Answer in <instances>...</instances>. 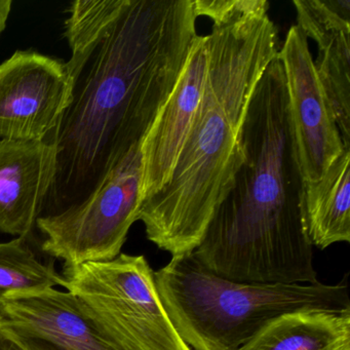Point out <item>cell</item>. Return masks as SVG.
<instances>
[{"mask_svg": "<svg viewBox=\"0 0 350 350\" xmlns=\"http://www.w3.org/2000/svg\"><path fill=\"white\" fill-rule=\"evenodd\" d=\"M12 5H13L12 0H0V36L7 26L12 11Z\"/></svg>", "mask_w": 350, "mask_h": 350, "instance_id": "cell-17", "label": "cell"}, {"mask_svg": "<svg viewBox=\"0 0 350 350\" xmlns=\"http://www.w3.org/2000/svg\"><path fill=\"white\" fill-rule=\"evenodd\" d=\"M56 170L54 143L0 140V232L23 239L31 232Z\"/></svg>", "mask_w": 350, "mask_h": 350, "instance_id": "cell-12", "label": "cell"}, {"mask_svg": "<svg viewBox=\"0 0 350 350\" xmlns=\"http://www.w3.org/2000/svg\"><path fill=\"white\" fill-rule=\"evenodd\" d=\"M284 68L288 118L303 183L319 181L344 146L317 77L308 38L292 26L278 52Z\"/></svg>", "mask_w": 350, "mask_h": 350, "instance_id": "cell-8", "label": "cell"}, {"mask_svg": "<svg viewBox=\"0 0 350 350\" xmlns=\"http://www.w3.org/2000/svg\"><path fill=\"white\" fill-rule=\"evenodd\" d=\"M348 349L350 310H312L274 319L239 350Z\"/></svg>", "mask_w": 350, "mask_h": 350, "instance_id": "cell-14", "label": "cell"}, {"mask_svg": "<svg viewBox=\"0 0 350 350\" xmlns=\"http://www.w3.org/2000/svg\"><path fill=\"white\" fill-rule=\"evenodd\" d=\"M297 22L317 42V77L341 135L350 149V1L294 0Z\"/></svg>", "mask_w": 350, "mask_h": 350, "instance_id": "cell-11", "label": "cell"}, {"mask_svg": "<svg viewBox=\"0 0 350 350\" xmlns=\"http://www.w3.org/2000/svg\"><path fill=\"white\" fill-rule=\"evenodd\" d=\"M241 145L243 161L194 255L206 269L232 282L314 284L303 179L278 56L256 85Z\"/></svg>", "mask_w": 350, "mask_h": 350, "instance_id": "cell-2", "label": "cell"}, {"mask_svg": "<svg viewBox=\"0 0 350 350\" xmlns=\"http://www.w3.org/2000/svg\"><path fill=\"white\" fill-rule=\"evenodd\" d=\"M348 350H350V349H348Z\"/></svg>", "mask_w": 350, "mask_h": 350, "instance_id": "cell-18", "label": "cell"}, {"mask_svg": "<svg viewBox=\"0 0 350 350\" xmlns=\"http://www.w3.org/2000/svg\"><path fill=\"white\" fill-rule=\"evenodd\" d=\"M68 14L72 94L48 138L57 147L51 214L85 200L142 145L198 36L193 0H77Z\"/></svg>", "mask_w": 350, "mask_h": 350, "instance_id": "cell-1", "label": "cell"}, {"mask_svg": "<svg viewBox=\"0 0 350 350\" xmlns=\"http://www.w3.org/2000/svg\"><path fill=\"white\" fill-rule=\"evenodd\" d=\"M0 327L25 350H130L77 297L57 288L0 303Z\"/></svg>", "mask_w": 350, "mask_h": 350, "instance_id": "cell-9", "label": "cell"}, {"mask_svg": "<svg viewBox=\"0 0 350 350\" xmlns=\"http://www.w3.org/2000/svg\"><path fill=\"white\" fill-rule=\"evenodd\" d=\"M142 145L135 148L81 202L44 215L36 226L44 235L42 251L64 266L118 257L142 204Z\"/></svg>", "mask_w": 350, "mask_h": 350, "instance_id": "cell-6", "label": "cell"}, {"mask_svg": "<svg viewBox=\"0 0 350 350\" xmlns=\"http://www.w3.org/2000/svg\"><path fill=\"white\" fill-rule=\"evenodd\" d=\"M144 256L64 266L62 286L130 350H191L172 323Z\"/></svg>", "mask_w": 350, "mask_h": 350, "instance_id": "cell-5", "label": "cell"}, {"mask_svg": "<svg viewBox=\"0 0 350 350\" xmlns=\"http://www.w3.org/2000/svg\"><path fill=\"white\" fill-rule=\"evenodd\" d=\"M208 66V36H198L173 93L142 143V202L171 177L204 93Z\"/></svg>", "mask_w": 350, "mask_h": 350, "instance_id": "cell-10", "label": "cell"}, {"mask_svg": "<svg viewBox=\"0 0 350 350\" xmlns=\"http://www.w3.org/2000/svg\"><path fill=\"white\" fill-rule=\"evenodd\" d=\"M0 350H25L9 334L0 327Z\"/></svg>", "mask_w": 350, "mask_h": 350, "instance_id": "cell-16", "label": "cell"}, {"mask_svg": "<svg viewBox=\"0 0 350 350\" xmlns=\"http://www.w3.org/2000/svg\"><path fill=\"white\" fill-rule=\"evenodd\" d=\"M62 286V276L51 264H44L18 237L0 243V303L15 297L38 295Z\"/></svg>", "mask_w": 350, "mask_h": 350, "instance_id": "cell-15", "label": "cell"}, {"mask_svg": "<svg viewBox=\"0 0 350 350\" xmlns=\"http://www.w3.org/2000/svg\"><path fill=\"white\" fill-rule=\"evenodd\" d=\"M71 94L66 63L34 51H17L0 64V140H48Z\"/></svg>", "mask_w": 350, "mask_h": 350, "instance_id": "cell-7", "label": "cell"}, {"mask_svg": "<svg viewBox=\"0 0 350 350\" xmlns=\"http://www.w3.org/2000/svg\"><path fill=\"white\" fill-rule=\"evenodd\" d=\"M265 0H239L213 18L204 93L167 183L145 200L147 239L174 256L191 253L243 161L241 137L258 81L278 56Z\"/></svg>", "mask_w": 350, "mask_h": 350, "instance_id": "cell-3", "label": "cell"}, {"mask_svg": "<svg viewBox=\"0 0 350 350\" xmlns=\"http://www.w3.org/2000/svg\"><path fill=\"white\" fill-rule=\"evenodd\" d=\"M161 303L191 350H239L274 319L299 311L350 310L347 282L243 284L220 278L191 253L154 271Z\"/></svg>", "mask_w": 350, "mask_h": 350, "instance_id": "cell-4", "label": "cell"}, {"mask_svg": "<svg viewBox=\"0 0 350 350\" xmlns=\"http://www.w3.org/2000/svg\"><path fill=\"white\" fill-rule=\"evenodd\" d=\"M350 149L344 148L323 178L303 183V208L311 245L321 250L350 241Z\"/></svg>", "mask_w": 350, "mask_h": 350, "instance_id": "cell-13", "label": "cell"}]
</instances>
